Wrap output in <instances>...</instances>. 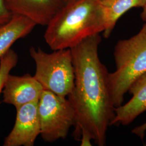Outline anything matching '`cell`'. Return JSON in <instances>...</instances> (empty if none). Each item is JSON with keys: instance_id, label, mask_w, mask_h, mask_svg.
<instances>
[{"instance_id": "1", "label": "cell", "mask_w": 146, "mask_h": 146, "mask_svg": "<svg viewBox=\"0 0 146 146\" xmlns=\"http://www.w3.org/2000/svg\"><path fill=\"white\" fill-rule=\"evenodd\" d=\"M100 34L84 39L71 48L74 86L67 99L75 110L74 136L84 143H106L107 132L115 116L108 81L109 72L100 60Z\"/></svg>"}, {"instance_id": "2", "label": "cell", "mask_w": 146, "mask_h": 146, "mask_svg": "<svg viewBox=\"0 0 146 146\" xmlns=\"http://www.w3.org/2000/svg\"><path fill=\"white\" fill-rule=\"evenodd\" d=\"M46 27L44 38L52 50L70 49L89 37L104 31L101 0L67 2Z\"/></svg>"}, {"instance_id": "3", "label": "cell", "mask_w": 146, "mask_h": 146, "mask_svg": "<svg viewBox=\"0 0 146 146\" xmlns=\"http://www.w3.org/2000/svg\"><path fill=\"white\" fill-rule=\"evenodd\" d=\"M115 70L108 73L111 101L115 108L122 104L132 84L146 72V23L135 35L120 40L114 47Z\"/></svg>"}, {"instance_id": "4", "label": "cell", "mask_w": 146, "mask_h": 146, "mask_svg": "<svg viewBox=\"0 0 146 146\" xmlns=\"http://www.w3.org/2000/svg\"><path fill=\"white\" fill-rule=\"evenodd\" d=\"M29 54L36 66L34 76L43 88L67 98L73 90L75 80L70 49H60L49 53L40 48L32 47Z\"/></svg>"}, {"instance_id": "5", "label": "cell", "mask_w": 146, "mask_h": 146, "mask_svg": "<svg viewBox=\"0 0 146 146\" xmlns=\"http://www.w3.org/2000/svg\"><path fill=\"white\" fill-rule=\"evenodd\" d=\"M40 135L47 142L64 139L76 122L75 110L66 98L44 89L38 101Z\"/></svg>"}, {"instance_id": "6", "label": "cell", "mask_w": 146, "mask_h": 146, "mask_svg": "<svg viewBox=\"0 0 146 146\" xmlns=\"http://www.w3.org/2000/svg\"><path fill=\"white\" fill-rule=\"evenodd\" d=\"M16 110L14 125L3 145L33 146L41 132L38 101L23 105Z\"/></svg>"}, {"instance_id": "7", "label": "cell", "mask_w": 146, "mask_h": 146, "mask_svg": "<svg viewBox=\"0 0 146 146\" xmlns=\"http://www.w3.org/2000/svg\"><path fill=\"white\" fill-rule=\"evenodd\" d=\"M44 90L40 83L29 73L21 76L9 74L2 92L3 102L17 108L38 101Z\"/></svg>"}, {"instance_id": "8", "label": "cell", "mask_w": 146, "mask_h": 146, "mask_svg": "<svg viewBox=\"0 0 146 146\" xmlns=\"http://www.w3.org/2000/svg\"><path fill=\"white\" fill-rule=\"evenodd\" d=\"M13 15L23 16L36 23L46 26L64 5V0H5Z\"/></svg>"}, {"instance_id": "9", "label": "cell", "mask_w": 146, "mask_h": 146, "mask_svg": "<svg viewBox=\"0 0 146 146\" xmlns=\"http://www.w3.org/2000/svg\"><path fill=\"white\" fill-rule=\"evenodd\" d=\"M128 92L132 97L126 104L115 108L110 125H127L146 111V72L132 84Z\"/></svg>"}, {"instance_id": "10", "label": "cell", "mask_w": 146, "mask_h": 146, "mask_svg": "<svg viewBox=\"0 0 146 146\" xmlns=\"http://www.w3.org/2000/svg\"><path fill=\"white\" fill-rule=\"evenodd\" d=\"M36 26L23 16L13 15L11 20L0 26V60L15 42L27 36Z\"/></svg>"}, {"instance_id": "11", "label": "cell", "mask_w": 146, "mask_h": 146, "mask_svg": "<svg viewBox=\"0 0 146 146\" xmlns=\"http://www.w3.org/2000/svg\"><path fill=\"white\" fill-rule=\"evenodd\" d=\"M101 2L105 20L103 34L104 38H107L122 15L134 8H142L146 3V0H101Z\"/></svg>"}, {"instance_id": "12", "label": "cell", "mask_w": 146, "mask_h": 146, "mask_svg": "<svg viewBox=\"0 0 146 146\" xmlns=\"http://www.w3.org/2000/svg\"><path fill=\"white\" fill-rule=\"evenodd\" d=\"M18 60L17 54L11 49L0 60V96L6 78L16 66Z\"/></svg>"}, {"instance_id": "13", "label": "cell", "mask_w": 146, "mask_h": 146, "mask_svg": "<svg viewBox=\"0 0 146 146\" xmlns=\"http://www.w3.org/2000/svg\"><path fill=\"white\" fill-rule=\"evenodd\" d=\"M13 15L7 8L5 0H0V26L9 21Z\"/></svg>"}, {"instance_id": "14", "label": "cell", "mask_w": 146, "mask_h": 146, "mask_svg": "<svg viewBox=\"0 0 146 146\" xmlns=\"http://www.w3.org/2000/svg\"><path fill=\"white\" fill-rule=\"evenodd\" d=\"M146 131V122L142 125H139L138 127H136L132 130V133L140 137L142 140L143 139V137L145 135Z\"/></svg>"}, {"instance_id": "15", "label": "cell", "mask_w": 146, "mask_h": 146, "mask_svg": "<svg viewBox=\"0 0 146 146\" xmlns=\"http://www.w3.org/2000/svg\"><path fill=\"white\" fill-rule=\"evenodd\" d=\"M140 16L142 20L146 23V2L145 5L142 7V11Z\"/></svg>"}, {"instance_id": "16", "label": "cell", "mask_w": 146, "mask_h": 146, "mask_svg": "<svg viewBox=\"0 0 146 146\" xmlns=\"http://www.w3.org/2000/svg\"><path fill=\"white\" fill-rule=\"evenodd\" d=\"M73 1V0H64V2H65V3H66L67 2H69V1Z\"/></svg>"}]
</instances>
